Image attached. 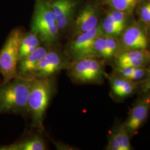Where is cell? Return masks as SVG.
<instances>
[{"label": "cell", "instance_id": "7a4b0ae2", "mask_svg": "<svg viewBox=\"0 0 150 150\" xmlns=\"http://www.w3.org/2000/svg\"><path fill=\"white\" fill-rule=\"evenodd\" d=\"M32 79L20 76L0 86V113L25 115Z\"/></svg>", "mask_w": 150, "mask_h": 150}, {"label": "cell", "instance_id": "3957f363", "mask_svg": "<svg viewBox=\"0 0 150 150\" xmlns=\"http://www.w3.org/2000/svg\"><path fill=\"white\" fill-rule=\"evenodd\" d=\"M106 61L94 56H88L72 61L66 69L67 74L74 83L78 85L103 83L106 78Z\"/></svg>", "mask_w": 150, "mask_h": 150}, {"label": "cell", "instance_id": "5b68a950", "mask_svg": "<svg viewBox=\"0 0 150 150\" xmlns=\"http://www.w3.org/2000/svg\"><path fill=\"white\" fill-rule=\"evenodd\" d=\"M23 35L20 28H14L8 35L0 50V74L3 77L2 84L17 76L19 48Z\"/></svg>", "mask_w": 150, "mask_h": 150}, {"label": "cell", "instance_id": "5bb4252c", "mask_svg": "<svg viewBox=\"0 0 150 150\" xmlns=\"http://www.w3.org/2000/svg\"><path fill=\"white\" fill-rule=\"evenodd\" d=\"M47 47L40 46L31 54L18 61L17 76L26 79H32V76L40 61L48 52Z\"/></svg>", "mask_w": 150, "mask_h": 150}, {"label": "cell", "instance_id": "ac0fdd59", "mask_svg": "<svg viewBox=\"0 0 150 150\" xmlns=\"http://www.w3.org/2000/svg\"><path fill=\"white\" fill-rule=\"evenodd\" d=\"M41 41L35 33L28 32L23 35L19 48L18 61L31 54L38 47L41 46Z\"/></svg>", "mask_w": 150, "mask_h": 150}, {"label": "cell", "instance_id": "e0dca14e", "mask_svg": "<svg viewBox=\"0 0 150 150\" xmlns=\"http://www.w3.org/2000/svg\"><path fill=\"white\" fill-rule=\"evenodd\" d=\"M113 74L117 75L129 80L142 82L146 77L148 73L147 67H113Z\"/></svg>", "mask_w": 150, "mask_h": 150}, {"label": "cell", "instance_id": "ba28073f", "mask_svg": "<svg viewBox=\"0 0 150 150\" xmlns=\"http://www.w3.org/2000/svg\"><path fill=\"white\" fill-rule=\"evenodd\" d=\"M103 35L101 23L94 29L74 36L71 42L67 54L75 61L88 56H92L93 43L97 38Z\"/></svg>", "mask_w": 150, "mask_h": 150}, {"label": "cell", "instance_id": "7402d4cb", "mask_svg": "<svg viewBox=\"0 0 150 150\" xmlns=\"http://www.w3.org/2000/svg\"><path fill=\"white\" fill-rule=\"evenodd\" d=\"M150 12V2L146 4L144 6L141 10L140 12V17L141 19L144 23L146 25H149V16Z\"/></svg>", "mask_w": 150, "mask_h": 150}, {"label": "cell", "instance_id": "4fadbf2b", "mask_svg": "<svg viewBox=\"0 0 150 150\" xmlns=\"http://www.w3.org/2000/svg\"><path fill=\"white\" fill-rule=\"evenodd\" d=\"M98 15L92 5L85 6L79 13L74 23L73 35L76 36L94 29L98 25Z\"/></svg>", "mask_w": 150, "mask_h": 150}, {"label": "cell", "instance_id": "8fae6325", "mask_svg": "<svg viewBox=\"0 0 150 150\" xmlns=\"http://www.w3.org/2000/svg\"><path fill=\"white\" fill-rule=\"evenodd\" d=\"M106 78L110 83L111 95L118 100H124L132 96L141 82L127 80L113 74H107Z\"/></svg>", "mask_w": 150, "mask_h": 150}, {"label": "cell", "instance_id": "9c48e42d", "mask_svg": "<svg viewBox=\"0 0 150 150\" xmlns=\"http://www.w3.org/2000/svg\"><path fill=\"white\" fill-rule=\"evenodd\" d=\"M150 64V51L147 49L120 52L114 59L113 67H147Z\"/></svg>", "mask_w": 150, "mask_h": 150}, {"label": "cell", "instance_id": "7c38bea8", "mask_svg": "<svg viewBox=\"0 0 150 150\" xmlns=\"http://www.w3.org/2000/svg\"><path fill=\"white\" fill-rule=\"evenodd\" d=\"M51 4L60 31H64L70 26L76 3L74 0H55Z\"/></svg>", "mask_w": 150, "mask_h": 150}, {"label": "cell", "instance_id": "d4e9b609", "mask_svg": "<svg viewBox=\"0 0 150 150\" xmlns=\"http://www.w3.org/2000/svg\"><path fill=\"white\" fill-rule=\"evenodd\" d=\"M2 82H1V79H0V86H1V85H2Z\"/></svg>", "mask_w": 150, "mask_h": 150}, {"label": "cell", "instance_id": "277c9868", "mask_svg": "<svg viewBox=\"0 0 150 150\" xmlns=\"http://www.w3.org/2000/svg\"><path fill=\"white\" fill-rule=\"evenodd\" d=\"M31 27L41 42L47 46L56 43L59 31L50 4L44 0H36Z\"/></svg>", "mask_w": 150, "mask_h": 150}, {"label": "cell", "instance_id": "44dd1931", "mask_svg": "<svg viewBox=\"0 0 150 150\" xmlns=\"http://www.w3.org/2000/svg\"><path fill=\"white\" fill-rule=\"evenodd\" d=\"M112 17L113 19L120 27L125 29L126 26V16L125 12L118 10H113L109 13Z\"/></svg>", "mask_w": 150, "mask_h": 150}, {"label": "cell", "instance_id": "ffe728a7", "mask_svg": "<svg viewBox=\"0 0 150 150\" xmlns=\"http://www.w3.org/2000/svg\"><path fill=\"white\" fill-rule=\"evenodd\" d=\"M106 1L115 10L125 12L133 9L139 0H106Z\"/></svg>", "mask_w": 150, "mask_h": 150}, {"label": "cell", "instance_id": "cb8c5ba5", "mask_svg": "<svg viewBox=\"0 0 150 150\" xmlns=\"http://www.w3.org/2000/svg\"><path fill=\"white\" fill-rule=\"evenodd\" d=\"M149 25H150V16H149Z\"/></svg>", "mask_w": 150, "mask_h": 150}, {"label": "cell", "instance_id": "52a82bcc", "mask_svg": "<svg viewBox=\"0 0 150 150\" xmlns=\"http://www.w3.org/2000/svg\"><path fill=\"white\" fill-rule=\"evenodd\" d=\"M143 93L134 103L127 117L123 122L131 139L144 125L150 114V91Z\"/></svg>", "mask_w": 150, "mask_h": 150}, {"label": "cell", "instance_id": "2e32d148", "mask_svg": "<svg viewBox=\"0 0 150 150\" xmlns=\"http://www.w3.org/2000/svg\"><path fill=\"white\" fill-rule=\"evenodd\" d=\"M45 142L39 135H32L10 145H0V150H45Z\"/></svg>", "mask_w": 150, "mask_h": 150}, {"label": "cell", "instance_id": "d6986e66", "mask_svg": "<svg viewBox=\"0 0 150 150\" xmlns=\"http://www.w3.org/2000/svg\"><path fill=\"white\" fill-rule=\"evenodd\" d=\"M102 31L104 35L117 38L121 35L124 29L117 25L110 13L107 15L101 23Z\"/></svg>", "mask_w": 150, "mask_h": 150}, {"label": "cell", "instance_id": "603a6c76", "mask_svg": "<svg viewBox=\"0 0 150 150\" xmlns=\"http://www.w3.org/2000/svg\"><path fill=\"white\" fill-rule=\"evenodd\" d=\"M142 88L141 91L142 93H145L147 91H150V64L148 67V73L146 77L141 82Z\"/></svg>", "mask_w": 150, "mask_h": 150}, {"label": "cell", "instance_id": "8992f818", "mask_svg": "<svg viewBox=\"0 0 150 150\" xmlns=\"http://www.w3.org/2000/svg\"><path fill=\"white\" fill-rule=\"evenodd\" d=\"M69 54L57 50H49L38 64L32 79L53 77L59 71L66 70L72 62Z\"/></svg>", "mask_w": 150, "mask_h": 150}, {"label": "cell", "instance_id": "9a60e30c", "mask_svg": "<svg viewBox=\"0 0 150 150\" xmlns=\"http://www.w3.org/2000/svg\"><path fill=\"white\" fill-rule=\"evenodd\" d=\"M130 137L123 123H115L108 134L107 150H131L133 149L130 142Z\"/></svg>", "mask_w": 150, "mask_h": 150}, {"label": "cell", "instance_id": "6da1fadb", "mask_svg": "<svg viewBox=\"0 0 150 150\" xmlns=\"http://www.w3.org/2000/svg\"><path fill=\"white\" fill-rule=\"evenodd\" d=\"M54 91L52 77L32 79L27 101V112L31 116V126L40 132L45 130V114Z\"/></svg>", "mask_w": 150, "mask_h": 150}, {"label": "cell", "instance_id": "30bf717a", "mask_svg": "<svg viewBox=\"0 0 150 150\" xmlns=\"http://www.w3.org/2000/svg\"><path fill=\"white\" fill-rule=\"evenodd\" d=\"M121 34V46L123 50L121 52L134 50H144L147 47V38L143 29L139 26L131 25L124 29Z\"/></svg>", "mask_w": 150, "mask_h": 150}]
</instances>
